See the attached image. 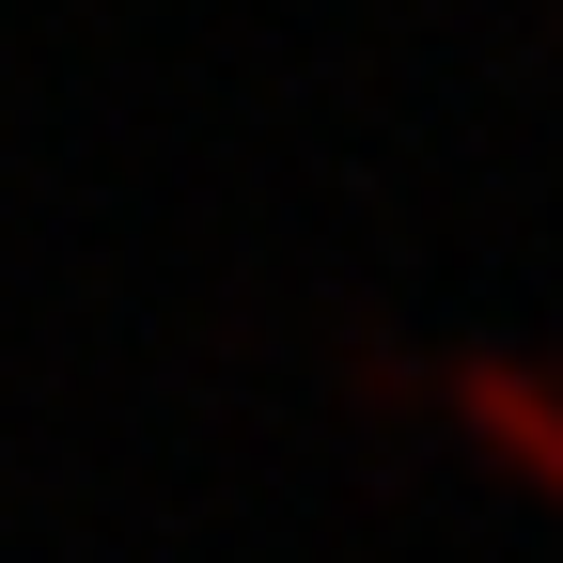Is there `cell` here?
I'll use <instances>...</instances> for the list:
<instances>
[{
	"mask_svg": "<svg viewBox=\"0 0 563 563\" xmlns=\"http://www.w3.org/2000/svg\"><path fill=\"white\" fill-rule=\"evenodd\" d=\"M454 422H470L501 470H532L548 501H563V391H548V376H517V361H454Z\"/></svg>",
	"mask_w": 563,
	"mask_h": 563,
	"instance_id": "obj_1",
	"label": "cell"
}]
</instances>
